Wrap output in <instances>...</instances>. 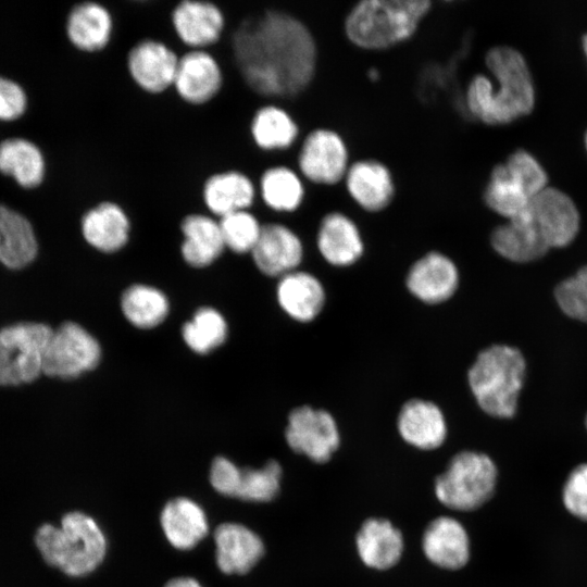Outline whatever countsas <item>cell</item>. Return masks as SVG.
Returning <instances> with one entry per match:
<instances>
[{
    "label": "cell",
    "instance_id": "obj_42",
    "mask_svg": "<svg viewBox=\"0 0 587 587\" xmlns=\"http://www.w3.org/2000/svg\"><path fill=\"white\" fill-rule=\"evenodd\" d=\"M240 469L230 460L217 457L213 460L210 469V483L221 495L236 497Z\"/></svg>",
    "mask_w": 587,
    "mask_h": 587
},
{
    "label": "cell",
    "instance_id": "obj_30",
    "mask_svg": "<svg viewBox=\"0 0 587 587\" xmlns=\"http://www.w3.org/2000/svg\"><path fill=\"white\" fill-rule=\"evenodd\" d=\"M37 251V239L28 220L0 204V262L9 268H22L36 258Z\"/></svg>",
    "mask_w": 587,
    "mask_h": 587
},
{
    "label": "cell",
    "instance_id": "obj_41",
    "mask_svg": "<svg viewBox=\"0 0 587 587\" xmlns=\"http://www.w3.org/2000/svg\"><path fill=\"white\" fill-rule=\"evenodd\" d=\"M562 500L572 515L587 521V463L576 466L570 473L563 486Z\"/></svg>",
    "mask_w": 587,
    "mask_h": 587
},
{
    "label": "cell",
    "instance_id": "obj_38",
    "mask_svg": "<svg viewBox=\"0 0 587 587\" xmlns=\"http://www.w3.org/2000/svg\"><path fill=\"white\" fill-rule=\"evenodd\" d=\"M218 223L225 248L235 253H251L263 225L249 210L224 215L218 218Z\"/></svg>",
    "mask_w": 587,
    "mask_h": 587
},
{
    "label": "cell",
    "instance_id": "obj_39",
    "mask_svg": "<svg viewBox=\"0 0 587 587\" xmlns=\"http://www.w3.org/2000/svg\"><path fill=\"white\" fill-rule=\"evenodd\" d=\"M503 164L510 176L530 199L547 187L548 176L545 170L527 151L516 150Z\"/></svg>",
    "mask_w": 587,
    "mask_h": 587
},
{
    "label": "cell",
    "instance_id": "obj_33",
    "mask_svg": "<svg viewBox=\"0 0 587 587\" xmlns=\"http://www.w3.org/2000/svg\"><path fill=\"white\" fill-rule=\"evenodd\" d=\"M0 172L25 188L41 184L45 173V159L39 148L22 138H10L0 143Z\"/></svg>",
    "mask_w": 587,
    "mask_h": 587
},
{
    "label": "cell",
    "instance_id": "obj_34",
    "mask_svg": "<svg viewBox=\"0 0 587 587\" xmlns=\"http://www.w3.org/2000/svg\"><path fill=\"white\" fill-rule=\"evenodd\" d=\"M121 308L126 320L134 326L152 328L166 317L168 301L159 289L137 284L124 291Z\"/></svg>",
    "mask_w": 587,
    "mask_h": 587
},
{
    "label": "cell",
    "instance_id": "obj_19",
    "mask_svg": "<svg viewBox=\"0 0 587 587\" xmlns=\"http://www.w3.org/2000/svg\"><path fill=\"white\" fill-rule=\"evenodd\" d=\"M397 428L407 444L421 450L437 449L447 437V422L441 409L425 399H410L401 407Z\"/></svg>",
    "mask_w": 587,
    "mask_h": 587
},
{
    "label": "cell",
    "instance_id": "obj_44",
    "mask_svg": "<svg viewBox=\"0 0 587 587\" xmlns=\"http://www.w3.org/2000/svg\"><path fill=\"white\" fill-rule=\"evenodd\" d=\"M164 587H202L201 584L192 577H176L166 583Z\"/></svg>",
    "mask_w": 587,
    "mask_h": 587
},
{
    "label": "cell",
    "instance_id": "obj_21",
    "mask_svg": "<svg viewBox=\"0 0 587 587\" xmlns=\"http://www.w3.org/2000/svg\"><path fill=\"white\" fill-rule=\"evenodd\" d=\"M113 30V15L110 9L100 2H79L67 14V39L82 52L97 53L107 49Z\"/></svg>",
    "mask_w": 587,
    "mask_h": 587
},
{
    "label": "cell",
    "instance_id": "obj_29",
    "mask_svg": "<svg viewBox=\"0 0 587 587\" xmlns=\"http://www.w3.org/2000/svg\"><path fill=\"white\" fill-rule=\"evenodd\" d=\"M492 248L501 257L517 263L544 257L549 247L528 221L525 210L508 223L497 226L490 236Z\"/></svg>",
    "mask_w": 587,
    "mask_h": 587
},
{
    "label": "cell",
    "instance_id": "obj_24",
    "mask_svg": "<svg viewBox=\"0 0 587 587\" xmlns=\"http://www.w3.org/2000/svg\"><path fill=\"white\" fill-rule=\"evenodd\" d=\"M216 564L226 574H245L263 557L264 544L250 528L223 523L214 530Z\"/></svg>",
    "mask_w": 587,
    "mask_h": 587
},
{
    "label": "cell",
    "instance_id": "obj_4",
    "mask_svg": "<svg viewBox=\"0 0 587 587\" xmlns=\"http://www.w3.org/2000/svg\"><path fill=\"white\" fill-rule=\"evenodd\" d=\"M35 541L48 564L74 577L95 571L107 552L103 532L92 517L82 512L66 513L60 527L43 524Z\"/></svg>",
    "mask_w": 587,
    "mask_h": 587
},
{
    "label": "cell",
    "instance_id": "obj_28",
    "mask_svg": "<svg viewBox=\"0 0 587 587\" xmlns=\"http://www.w3.org/2000/svg\"><path fill=\"white\" fill-rule=\"evenodd\" d=\"M160 521L168 542L180 550L193 548L209 532L203 509L184 497L168 501L161 512Z\"/></svg>",
    "mask_w": 587,
    "mask_h": 587
},
{
    "label": "cell",
    "instance_id": "obj_8",
    "mask_svg": "<svg viewBox=\"0 0 587 587\" xmlns=\"http://www.w3.org/2000/svg\"><path fill=\"white\" fill-rule=\"evenodd\" d=\"M100 357L97 339L80 325L66 322L52 333L43 355L42 373L63 379L75 378L95 369Z\"/></svg>",
    "mask_w": 587,
    "mask_h": 587
},
{
    "label": "cell",
    "instance_id": "obj_17",
    "mask_svg": "<svg viewBox=\"0 0 587 587\" xmlns=\"http://www.w3.org/2000/svg\"><path fill=\"white\" fill-rule=\"evenodd\" d=\"M251 255L262 273L282 277L298 268L303 258V245L287 225L267 223L262 225Z\"/></svg>",
    "mask_w": 587,
    "mask_h": 587
},
{
    "label": "cell",
    "instance_id": "obj_18",
    "mask_svg": "<svg viewBox=\"0 0 587 587\" xmlns=\"http://www.w3.org/2000/svg\"><path fill=\"white\" fill-rule=\"evenodd\" d=\"M316 245L323 259L338 267L354 264L364 251L358 225L350 216L339 211L328 212L322 217Z\"/></svg>",
    "mask_w": 587,
    "mask_h": 587
},
{
    "label": "cell",
    "instance_id": "obj_10",
    "mask_svg": "<svg viewBox=\"0 0 587 587\" xmlns=\"http://www.w3.org/2000/svg\"><path fill=\"white\" fill-rule=\"evenodd\" d=\"M285 438L290 449L315 463L329 461L340 445L334 416L311 405H301L290 412Z\"/></svg>",
    "mask_w": 587,
    "mask_h": 587
},
{
    "label": "cell",
    "instance_id": "obj_37",
    "mask_svg": "<svg viewBox=\"0 0 587 587\" xmlns=\"http://www.w3.org/2000/svg\"><path fill=\"white\" fill-rule=\"evenodd\" d=\"M282 466L270 460L261 469H240L236 497L245 501L267 502L273 500L280 488Z\"/></svg>",
    "mask_w": 587,
    "mask_h": 587
},
{
    "label": "cell",
    "instance_id": "obj_20",
    "mask_svg": "<svg viewBox=\"0 0 587 587\" xmlns=\"http://www.w3.org/2000/svg\"><path fill=\"white\" fill-rule=\"evenodd\" d=\"M422 549L429 562L459 570L470 560V538L464 526L451 516H439L425 528Z\"/></svg>",
    "mask_w": 587,
    "mask_h": 587
},
{
    "label": "cell",
    "instance_id": "obj_32",
    "mask_svg": "<svg viewBox=\"0 0 587 587\" xmlns=\"http://www.w3.org/2000/svg\"><path fill=\"white\" fill-rule=\"evenodd\" d=\"M259 193L271 210L291 213L302 204L305 189L301 176L295 170L286 165H273L261 174Z\"/></svg>",
    "mask_w": 587,
    "mask_h": 587
},
{
    "label": "cell",
    "instance_id": "obj_9",
    "mask_svg": "<svg viewBox=\"0 0 587 587\" xmlns=\"http://www.w3.org/2000/svg\"><path fill=\"white\" fill-rule=\"evenodd\" d=\"M297 161L302 177L325 186L344 180L350 165L344 138L327 127H316L305 135Z\"/></svg>",
    "mask_w": 587,
    "mask_h": 587
},
{
    "label": "cell",
    "instance_id": "obj_5",
    "mask_svg": "<svg viewBox=\"0 0 587 587\" xmlns=\"http://www.w3.org/2000/svg\"><path fill=\"white\" fill-rule=\"evenodd\" d=\"M525 373V359L519 349L492 345L478 353L467 372V382L485 413L509 419L516 412Z\"/></svg>",
    "mask_w": 587,
    "mask_h": 587
},
{
    "label": "cell",
    "instance_id": "obj_14",
    "mask_svg": "<svg viewBox=\"0 0 587 587\" xmlns=\"http://www.w3.org/2000/svg\"><path fill=\"white\" fill-rule=\"evenodd\" d=\"M171 24L189 50H207L220 41L225 29V15L214 2L183 0L172 9Z\"/></svg>",
    "mask_w": 587,
    "mask_h": 587
},
{
    "label": "cell",
    "instance_id": "obj_12",
    "mask_svg": "<svg viewBox=\"0 0 587 587\" xmlns=\"http://www.w3.org/2000/svg\"><path fill=\"white\" fill-rule=\"evenodd\" d=\"M179 55L162 40L143 38L126 54V70L134 85L150 96L162 95L173 87Z\"/></svg>",
    "mask_w": 587,
    "mask_h": 587
},
{
    "label": "cell",
    "instance_id": "obj_27",
    "mask_svg": "<svg viewBox=\"0 0 587 587\" xmlns=\"http://www.w3.org/2000/svg\"><path fill=\"white\" fill-rule=\"evenodd\" d=\"M180 232V252L191 266L203 267L213 263L225 249L218 220L212 215L197 212L185 215Z\"/></svg>",
    "mask_w": 587,
    "mask_h": 587
},
{
    "label": "cell",
    "instance_id": "obj_45",
    "mask_svg": "<svg viewBox=\"0 0 587 587\" xmlns=\"http://www.w3.org/2000/svg\"><path fill=\"white\" fill-rule=\"evenodd\" d=\"M582 42H583V49H584L585 55L587 58V34L584 35Z\"/></svg>",
    "mask_w": 587,
    "mask_h": 587
},
{
    "label": "cell",
    "instance_id": "obj_22",
    "mask_svg": "<svg viewBox=\"0 0 587 587\" xmlns=\"http://www.w3.org/2000/svg\"><path fill=\"white\" fill-rule=\"evenodd\" d=\"M82 234L95 249L111 253L122 249L129 239L130 221L116 201L103 200L88 209L82 217Z\"/></svg>",
    "mask_w": 587,
    "mask_h": 587
},
{
    "label": "cell",
    "instance_id": "obj_26",
    "mask_svg": "<svg viewBox=\"0 0 587 587\" xmlns=\"http://www.w3.org/2000/svg\"><path fill=\"white\" fill-rule=\"evenodd\" d=\"M276 297L283 311L295 321H313L325 304V289L317 277L304 271H294L280 277Z\"/></svg>",
    "mask_w": 587,
    "mask_h": 587
},
{
    "label": "cell",
    "instance_id": "obj_36",
    "mask_svg": "<svg viewBox=\"0 0 587 587\" xmlns=\"http://www.w3.org/2000/svg\"><path fill=\"white\" fill-rule=\"evenodd\" d=\"M182 335L192 351L205 354L225 341L227 325L220 312L212 308H201L184 324Z\"/></svg>",
    "mask_w": 587,
    "mask_h": 587
},
{
    "label": "cell",
    "instance_id": "obj_7",
    "mask_svg": "<svg viewBox=\"0 0 587 587\" xmlns=\"http://www.w3.org/2000/svg\"><path fill=\"white\" fill-rule=\"evenodd\" d=\"M53 329L41 323H18L0 330V385L35 380L42 373L46 348Z\"/></svg>",
    "mask_w": 587,
    "mask_h": 587
},
{
    "label": "cell",
    "instance_id": "obj_15",
    "mask_svg": "<svg viewBox=\"0 0 587 587\" xmlns=\"http://www.w3.org/2000/svg\"><path fill=\"white\" fill-rule=\"evenodd\" d=\"M344 183L351 200L370 213L387 209L395 198L391 171L376 159H360L350 163Z\"/></svg>",
    "mask_w": 587,
    "mask_h": 587
},
{
    "label": "cell",
    "instance_id": "obj_16",
    "mask_svg": "<svg viewBox=\"0 0 587 587\" xmlns=\"http://www.w3.org/2000/svg\"><path fill=\"white\" fill-rule=\"evenodd\" d=\"M405 285L420 301L438 304L451 298L458 289L459 271L448 255L429 251L411 265Z\"/></svg>",
    "mask_w": 587,
    "mask_h": 587
},
{
    "label": "cell",
    "instance_id": "obj_31",
    "mask_svg": "<svg viewBox=\"0 0 587 587\" xmlns=\"http://www.w3.org/2000/svg\"><path fill=\"white\" fill-rule=\"evenodd\" d=\"M249 132L253 143L263 151L290 148L298 138L299 127L288 111L267 103L253 113Z\"/></svg>",
    "mask_w": 587,
    "mask_h": 587
},
{
    "label": "cell",
    "instance_id": "obj_6",
    "mask_svg": "<svg viewBox=\"0 0 587 587\" xmlns=\"http://www.w3.org/2000/svg\"><path fill=\"white\" fill-rule=\"evenodd\" d=\"M497 477V466L487 454L461 451L436 477L434 490L445 507L455 511H473L491 498Z\"/></svg>",
    "mask_w": 587,
    "mask_h": 587
},
{
    "label": "cell",
    "instance_id": "obj_46",
    "mask_svg": "<svg viewBox=\"0 0 587 587\" xmlns=\"http://www.w3.org/2000/svg\"><path fill=\"white\" fill-rule=\"evenodd\" d=\"M585 141H586V148H587V134H586V139H585Z\"/></svg>",
    "mask_w": 587,
    "mask_h": 587
},
{
    "label": "cell",
    "instance_id": "obj_13",
    "mask_svg": "<svg viewBox=\"0 0 587 587\" xmlns=\"http://www.w3.org/2000/svg\"><path fill=\"white\" fill-rule=\"evenodd\" d=\"M223 85V70L208 50H187L179 55L172 89L183 102L204 105L220 95Z\"/></svg>",
    "mask_w": 587,
    "mask_h": 587
},
{
    "label": "cell",
    "instance_id": "obj_3",
    "mask_svg": "<svg viewBox=\"0 0 587 587\" xmlns=\"http://www.w3.org/2000/svg\"><path fill=\"white\" fill-rule=\"evenodd\" d=\"M432 5L429 0H362L346 14L344 33L359 49L386 50L409 40Z\"/></svg>",
    "mask_w": 587,
    "mask_h": 587
},
{
    "label": "cell",
    "instance_id": "obj_47",
    "mask_svg": "<svg viewBox=\"0 0 587 587\" xmlns=\"http://www.w3.org/2000/svg\"><path fill=\"white\" fill-rule=\"evenodd\" d=\"M586 427H587V417H586Z\"/></svg>",
    "mask_w": 587,
    "mask_h": 587
},
{
    "label": "cell",
    "instance_id": "obj_25",
    "mask_svg": "<svg viewBox=\"0 0 587 587\" xmlns=\"http://www.w3.org/2000/svg\"><path fill=\"white\" fill-rule=\"evenodd\" d=\"M357 551L362 562L375 570H388L401 559L404 542L401 532L386 519L371 517L363 522L357 537Z\"/></svg>",
    "mask_w": 587,
    "mask_h": 587
},
{
    "label": "cell",
    "instance_id": "obj_43",
    "mask_svg": "<svg viewBox=\"0 0 587 587\" xmlns=\"http://www.w3.org/2000/svg\"><path fill=\"white\" fill-rule=\"evenodd\" d=\"M26 109V95L14 82L0 76V120L13 121Z\"/></svg>",
    "mask_w": 587,
    "mask_h": 587
},
{
    "label": "cell",
    "instance_id": "obj_1",
    "mask_svg": "<svg viewBox=\"0 0 587 587\" xmlns=\"http://www.w3.org/2000/svg\"><path fill=\"white\" fill-rule=\"evenodd\" d=\"M234 63L246 86L265 98L291 99L312 83L317 46L297 16L267 9L242 20L230 40Z\"/></svg>",
    "mask_w": 587,
    "mask_h": 587
},
{
    "label": "cell",
    "instance_id": "obj_11",
    "mask_svg": "<svg viewBox=\"0 0 587 587\" xmlns=\"http://www.w3.org/2000/svg\"><path fill=\"white\" fill-rule=\"evenodd\" d=\"M525 214L549 248L570 245L579 229V213L563 191L546 187L534 196Z\"/></svg>",
    "mask_w": 587,
    "mask_h": 587
},
{
    "label": "cell",
    "instance_id": "obj_40",
    "mask_svg": "<svg viewBox=\"0 0 587 587\" xmlns=\"http://www.w3.org/2000/svg\"><path fill=\"white\" fill-rule=\"evenodd\" d=\"M554 297L567 316L587 323V265L561 282Z\"/></svg>",
    "mask_w": 587,
    "mask_h": 587
},
{
    "label": "cell",
    "instance_id": "obj_2",
    "mask_svg": "<svg viewBox=\"0 0 587 587\" xmlns=\"http://www.w3.org/2000/svg\"><path fill=\"white\" fill-rule=\"evenodd\" d=\"M485 63L498 88L486 75L473 76L464 93L469 115L487 125H502L529 114L535 89L523 55L511 47L497 46L487 51Z\"/></svg>",
    "mask_w": 587,
    "mask_h": 587
},
{
    "label": "cell",
    "instance_id": "obj_35",
    "mask_svg": "<svg viewBox=\"0 0 587 587\" xmlns=\"http://www.w3.org/2000/svg\"><path fill=\"white\" fill-rule=\"evenodd\" d=\"M483 199L491 211L508 220L522 213L530 200L510 176L503 163L497 164L491 170Z\"/></svg>",
    "mask_w": 587,
    "mask_h": 587
},
{
    "label": "cell",
    "instance_id": "obj_23",
    "mask_svg": "<svg viewBox=\"0 0 587 587\" xmlns=\"http://www.w3.org/2000/svg\"><path fill=\"white\" fill-rule=\"evenodd\" d=\"M255 197L253 180L239 170L212 173L204 179L201 189L207 210L218 218L236 211L249 210Z\"/></svg>",
    "mask_w": 587,
    "mask_h": 587
}]
</instances>
